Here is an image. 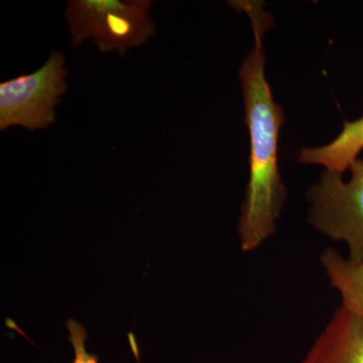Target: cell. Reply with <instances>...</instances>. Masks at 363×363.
I'll return each mask as SVG.
<instances>
[{
  "label": "cell",
  "instance_id": "cell-1",
  "mask_svg": "<svg viewBox=\"0 0 363 363\" xmlns=\"http://www.w3.org/2000/svg\"><path fill=\"white\" fill-rule=\"evenodd\" d=\"M230 6L247 13L252 21L255 45L240 71L245 107V123L250 138V176L241 208L238 233L243 252L257 250L276 233V222L286 197L279 174V130L285 121L283 108L272 97L264 75V37L272 18L262 1H231Z\"/></svg>",
  "mask_w": 363,
  "mask_h": 363
},
{
  "label": "cell",
  "instance_id": "cell-2",
  "mask_svg": "<svg viewBox=\"0 0 363 363\" xmlns=\"http://www.w3.org/2000/svg\"><path fill=\"white\" fill-rule=\"evenodd\" d=\"M150 0H71L66 20L71 44L93 40L101 52L124 55L156 35Z\"/></svg>",
  "mask_w": 363,
  "mask_h": 363
},
{
  "label": "cell",
  "instance_id": "cell-3",
  "mask_svg": "<svg viewBox=\"0 0 363 363\" xmlns=\"http://www.w3.org/2000/svg\"><path fill=\"white\" fill-rule=\"evenodd\" d=\"M65 55L54 52L37 71L0 83V130L21 126L45 130L56 121V108L68 90Z\"/></svg>",
  "mask_w": 363,
  "mask_h": 363
},
{
  "label": "cell",
  "instance_id": "cell-4",
  "mask_svg": "<svg viewBox=\"0 0 363 363\" xmlns=\"http://www.w3.org/2000/svg\"><path fill=\"white\" fill-rule=\"evenodd\" d=\"M351 178L343 182L338 172L326 169L308 193L312 203L310 222L332 240L345 241L350 259H363V160L350 167Z\"/></svg>",
  "mask_w": 363,
  "mask_h": 363
},
{
  "label": "cell",
  "instance_id": "cell-5",
  "mask_svg": "<svg viewBox=\"0 0 363 363\" xmlns=\"http://www.w3.org/2000/svg\"><path fill=\"white\" fill-rule=\"evenodd\" d=\"M301 363H363V319L341 306Z\"/></svg>",
  "mask_w": 363,
  "mask_h": 363
},
{
  "label": "cell",
  "instance_id": "cell-6",
  "mask_svg": "<svg viewBox=\"0 0 363 363\" xmlns=\"http://www.w3.org/2000/svg\"><path fill=\"white\" fill-rule=\"evenodd\" d=\"M363 150V117L346 121L337 138L316 149H303L298 161L302 164H323L327 169L342 174L350 169Z\"/></svg>",
  "mask_w": 363,
  "mask_h": 363
},
{
  "label": "cell",
  "instance_id": "cell-7",
  "mask_svg": "<svg viewBox=\"0 0 363 363\" xmlns=\"http://www.w3.org/2000/svg\"><path fill=\"white\" fill-rule=\"evenodd\" d=\"M321 262L331 286L340 293L342 307L363 319V259L352 262L333 248H327Z\"/></svg>",
  "mask_w": 363,
  "mask_h": 363
},
{
  "label": "cell",
  "instance_id": "cell-8",
  "mask_svg": "<svg viewBox=\"0 0 363 363\" xmlns=\"http://www.w3.org/2000/svg\"><path fill=\"white\" fill-rule=\"evenodd\" d=\"M69 331V341L74 350V359L72 363H98V357L89 353L86 348L87 333L84 326L75 320H68L66 324Z\"/></svg>",
  "mask_w": 363,
  "mask_h": 363
}]
</instances>
